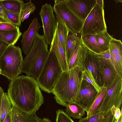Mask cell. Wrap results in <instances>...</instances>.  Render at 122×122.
Segmentation results:
<instances>
[{"instance_id": "obj_18", "label": "cell", "mask_w": 122, "mask_h": 122, "mask_svg": "<svg viewBox=\"0 0 122 122\" xmlns=\"http://www.w3.org/2000/svg\"><path fill=\"white\" fill-rule=\"evenodd\" d=\"M82 42L87 49L96 54H99L106 51L99 44L94 35L86 34L81 35Z\"/></svg>"}, {"instance_id": "obj_26", "label": "cell", "mask_w": 122, "mask_h": 122, "mask_svg": "<svg viewBox=\"0 0 122 122\" xmlns=\"http://www.w3.org/2000/svg\"><path fill=\"white\" fill-rule=\"evenodd\" d=\"M93 53L97 58L100 63L108 64L112 66L116 70L114 57L109 49L99 54Z\"/></svg>"}, {"instance_id": "obj_25", "label": "cell", "mask_w": 122, "mask_h": 122, "mask_svg": "<svg viewBox=\"0 0 122 122\" xmlns=\"http://www.w3.org/2000/svg\"><path fill=\"white\" fill-rule=\"evenodd\" d=\"M12 105L7 93L4 92L2 96L0 109V122H3L7 114L12 110Z\"/></svg>"}, {"instance_id": "obj_21", "label": "cell", "mask_w": 122, "mask_h": 122, "mask_svg": "<svg viewBox=\"0 0 122 122\" xmlns=\"http://www.w3.org/2000/svg\"><path fill=\"white\" fill-rule=\"evenodd\" d=\"M22 33L19 26L10 31L0 32V41L7 44L8 46L14 45L19 39Z\"/></svg>"}, {"instance_id": "obj_24", "label": "cell", "mask_w": 122, "mask_h": 122, "mask_svg": "<svg viewBox=\"0 0 122 122\" xmlns=\"http://www.w3.org/2000/svg\"><path fill=\"white\" fill-rule=\"evenodd\" d=\"M2 5L13 13L20 15L24 2L21 0H1Z\"/></svg>"}, {"instance_id": "obj_3", "label": "cell", "mask_w": 122, "mask_h": 122, "mask_svg": "<svg viewBox=\"0 0 122 122\" xmlns=\"http://www.w3.org/2000/svg\"><path fill=\"white\" fill-rule=\"evenodd\" d=\"M48 47L43 36L37 33L32 47L23 59L21 72L36 79L48 57Z\"/></svg>"}, {"instance_id": "obj_12", "label": "cell", "mask_w": 122, "mask_h": 122, "mask_svg": "<svg viewBox=\"0 0 122 122\" xmlns=\"http://www.w3.org/2000/svg\"><path fill=\"white\" fill-rule=\"evenodd\" d=\"M41 25L37 18L32 21L27 30L22 35L21 41L22 50L27 55L29 52L34 43L36 34L38 33Z\"/></svg>"}, {"instance_id": "obj_33", "label": "cell", "mask_w": 122, "mask_h": 122, "mask_svg": "<svg viewBox=\"0 0 122 122\" xmlns=\"http://www.w3.org/2000/svg\"><path fill=\"white\" fill-rule=\"evenodd\" d=\"M56 112L55 122H75L63 110L58 109L56 111Z\"/></svg>"}, {"instance_id": "obj_31", "label": "cell", "mask_w": 122, "mask_h": 122, "mask_svg": "<svg viewBox=\"0 0 122 122\" xmlns=\"http://www.w3.org/2000/svg\"><path fill=\"white\" fill-rule=\"evenodd\" d=\"M81 78L93 86L98 93L101 91L102 87L97 83L91 72L87 69H85L82 71Z\"/></svg>"}, {"instance_id": "obj_37", "label": "cell", "mask_w": 122, "mask_h": 122, "mask_svg": "<svg viewBox=\"0 0 122 122\" xmlns=\"http://www.w3.org/2000/svg\"><path fill=\"white\" fill-rule=\"evenodd\" d=\"M122 108L121 110L120 108H117L116 109L114 115L115 119L114 122H117L119 118L122 115Z\"/></svg>"}, {"instance_id": "obj_14", "label": "cell", "mask_w": 122, "mask_h": 122, "mask_svg": "<svg viewBox=\"0 0 122 122\" xmlns=\"http://www.w3.org/2000/svg\"><path fill=\"white\" fill-rule=\"evenodd\" d=\"M99 64V72L101 81V87L107 89L113 83L118 74L111 65L107 63Z\"/></svg>"}, {"instance_id": "obj_40", "label": "cell", "mask_w": 122, "mask_h": 122, "mask_svg": "<svg viewBox=\"0 0 122 122\" xmlns=\"http://www.w3.org/2000/svg\"><path fill=\"white\" fill-rule=\"evenodd\" d=\"M7 23L12 24L10 21L4 19L2 17H0V23Z\"/></svg>"}, {"instance_id": "obj_19", "label": "cell", "mask_w": 122, "mask_h": 122, "mask_svg": "<svg viewBox=\"0 0 122 122\" xmlns=\"http://www.w3.org/2000/svg\"><path fill=\"white\" fill-rule=\"evenodd\" d=\"M42 120L36 113L28 114L12 107L11 122H41Z\"/></svg>"}, {"instance_id": "obj_43", "label": "cell", "mask_w": 122, "mask_h": 122, "mask_svg": "<svg viewBox=\"0 0 122 122\" xmlns=\"http://www.w3.org/2000/svg\"><path fill=\"white\" fill-rule=\"evenodd\" d=\"M41 122H51V121L48 118H44L42 119Z\"/></svg>"}, {"instance_id": "obj_7", "label": "cell", "mask_w": 122, "mask_h": 122, "mask_svg": "<svg viewBox=\"0 0 122 122\" xmlns=\"http://www.w3.org/2000/svg\"><path fill=\"white\" fill-rule=\"evenodd\" d=\"M107 30L103 8L96 4L84 21L80 34L95 35Z\"/></svg>"}, {"instance_id": "obj_23", "label": "cell", "mask_w": 122, "mask_h": 122, "mask_svg": "<svg viewBox=\"0 0 122 122\" xmlns=\"http://www.w3.org/2000/svg\"><path fill=\"white\" fill-rule=\"evenodd\" d=\"M65 112L69 117L75 119H80L85 115V111L81 106L74 102L68 104Z\"/></svg>"}, {"instance_id": "obj_42", "label": "cell", "mask_w": 122, "mask_h": 122, "mask_svg": "<svg viewBox=\"0 0 122 122\" xmlns=\"http://www.w3.org/2000/svg\"><path fill=\"white\" fill-rule=\"evenodd\" d=\"M4 92L2 89V88L0 86V104L1 103V100L2 95L3 93H4Z\"/></svg>"}, {"instance_id": "obj_20", "label": "cell", "mask_w": 122, "mask_h": 122, "mask_svg": "<svg viewBox=\"0 0 122 122\" xmlns=\"http://www.w3.org/2000/svg\"><path fill=\"white\" fill-rule=\"evenodd\" d=\"M78 34L69 32L68 34L66 52V60L68 66L71 57L77 47L81 42V37Z\"/></svg>"}, {"instance_id": "obj_29", "label": "cell", "mask_w": 122, "mask_h": 122, "mask_svg": "<svg viewBox=\"0 0 122 122\" xmlns=\"http://www.w3.org/2000/svg\"><path fill=\"white\" fill-rule=\"evenodd\" d=\"M36 9V6L30 0L29 2L23 3L20 14L21 22H23L27 19L30 14L33 13Z\"/></svg>"}, {"instance_id": "obj_16", "label": "cell", "mask_w": 122, "mask_h": 122, "mask_svg": "<svg viewBox=\"0 0 122 122\" xmlns=\"http://www.w3.org/2000/svg\"><path fill=\"white\" fill-rule=\"evenodd\" d=\"M99 64L93 53L87 50L85 61L86 69L91 72L96 82L101 87V81L99 72Z\"/></svg>"}, {"instance_id": "obj_13", "label": "cell", "mask_w": 122, "mask_h": 122, "mask_svg": "<svg viewBox=\"0 0 122 122\" xmlns=\"http://www.w3.org/2000/svg\"><path fill=\"white\" fill-rule=\"evenodd\" d=\"M50 45L49 50L55 55L62 71L68 70L66 53L59 39L56 29Z\"/></svg>"}, {"instance_id": "obj_41", "label": "cell", "mask_w": 122, "mask_h": 122, "mask_svg": "<svg viewBox=\"0 0 122 122\" xmlns=\"http://www.w3.org/2000/svg\"><path fill=\"white\" fill-rule=\"evenodd\" d=\"M0 17L3 18V10L1 0H0Z\"/></svg>"}, {"instance_id": "obj_2", "label": "cell", "mask_w": 122, "mask_h": 122, "mask_svg": "<svg viewBox=\"0 0 122 122\" xmlns=\"http://www.w3.org/2000/svg\"><path fill=\"white\" fill-rule=\"evenodd\" d=\"M83 70L76 66L62 71L51 92L57 103L66 107L68 104L72 102L80 88Z\"/></svg>"}, {"instance_id": "obj_36", "label": "cell", "mask_w": 122, "mask_h": 122, "mask_svg": "<svg viewBox=\"0 0 122 122\" xmlns=\"http://www.w3.org/2000/svg\"><path fill=\"white\" fill-rule=\"evenodd\" d=\"M8 46L6 43L0 41V59L4 51Z\"/></svg>"}, {"instance_id": "obj_22", "label": "cell", "mask_w": 122, "mask_h": 122, "mask_svg": "<svg viewBox=\"0 0 122 122\" xmlns=\"http://www.w3.org/2000/svg\"><path fill=\"white\" fill-rule=\"evenodd\" d=\"M55 16L57 20L56 29L58 36L66 53L67 38L69 31L63 20L56 15Z\"/></svg>"}, {"instance_id": "obj_28", "label": "cell", "mask_w": 122, "mask_h": 122, "mask_svg": "<svg viewBox=\"0 0 122 122\" xmlns=\"http://www.w3.org/2000/svg\"><path fill=\"white\" fill-rule=\"evenodd\" d=\"M102 87L101 91L99 93L90 108L86 112V117L95 114L99 105L103 101L106 93L107 89L105 88Z\"/></svg>"}, {"instance_id": "obj_38", "label": "cell", "mask_w": 122, "mask_h": 122, "mask_svg": "<svg viewBox=\"0 0 122 122\" xmlns=\"http://www.w3.org/2000/svg\"><path fill=\"white\" fill-rule=\"evenodd\" d=\"M3 122H11V111L7 114Z\"/></svg>"}, {"instance_id": "obj_5", "label": "cell", "mask_w": 122, "mask_h": 122, "mask_svg": "<svg viewBox=\"0 0 122 122\" xmlns=\"http://www.w3.org/2000/svg\"><path fill=\"white\" fill-rule=\"evenodd\" d=\"M62 71L55 55L49 50L46 61L36 79L40 88L48 93H51Z\"/></svg>"}, {"instance_id": "obj_32", "label": "cell", "mask_w": 122, "mask_h": 122, "mask_svg": "<svg viewBox=\"0 0 122 122\" xmlns=\"http://www.w3.org/2000/svg\"><path fill=\"white\" fill-rule=\"evenodd\" d=\"M113 57L122 52V43L120 40L113 38L110 43L109 49Z\"/></svg>"}, {"instance_id": "obj_8", "label": "cell", "mask_w": 122, "mask_h": 122, "mask_svg": "<svg viewBox=\"0 0 122 122\" xmlns=\"http://www.w3.org/2000/svg\"><path fill=\"white\" fill-rule=\"evenodd\" d=\"M67 0H55L53 8L55 15L62 19L69 32L80 33L84 22L78 18L69 9Z\"/></svg>"}, {"instance_id": "obj_35", "label": "cell", "mask_w": 122, "mask_h": 122, "mask_svg": "<svg viewBox=\"0 0 122 122\" xmlns=\"http://www.w3.org/2000/svg\"><path fill=\"white\" fill-rule=\"evenodd\" d=\"M17 26L12 24L7 23H0V31H6L13 30Z\"/></svg>"}, {"instance_id": "obj_4", "label": "cell", "mask_w": 122, "mask_h": 122, "mask_svg": "<svg viewBox=\"0 0 122 122\" xmlns=\"http://www.w3.org/2000/svg\"><path fill=\"white\" fill-rule=\"evenodd\" d=\"M23 59L19 46H8L0 59L1 74L11 81L15 79L21 73Z\"/></svg>"}, {"instance_id": "obj_9", "label": "cell", "mask_w": 122, "mask_h": 122, "mask_svg": "<svg viewBox=\"0 0 122 122\" xmlns=\"http://www.w3.org/2000/svg\"><path fill=\"white\" fill-rule=\"evenodd\" d=\"M53 7L47 3L43 5L39 13L42 20L45 40L50 45L56 29L57 20L53 13Z\"/></svg>"}, {"instance_id": "obj_44", "label": "cell", "mask_w": 122, "mask_h": 122, "mask_svg": "<svg viewBox=\"0 0 122 122\" xmlns=\"http://www.w3.org/2000/svg\"><path fill=\"white\" fill-rule=\"evenodd\" d=\"M122 115L120 116L117 122H122Z\"/></svg>"}, {"instance_id": "obj_1", "label": "cell", "mask_w": 122, "mask_h": 122, "mask_svg": "<svg viewBox=\"0 0 122 122\" xmlns=\"http://www.w3.org/2000/svg\"><path fill=\"white\" fill-rule=\"evenodd\" d=\"M7 94L13 106L30 114L36 113L44 103L36 79L30 76H18L11 81Z\"/></svg>"}, {"instance_id": "obj_45", "label": "cell", "mask_w": 122, "mask_h": 122, "mask_svg": "<svg viewBox=\"0 0 122 122\" xmlns=\"http://www.w3.org/2000/svg\"><path fill=\"white\" fill-rule=\"evenodd\" d=\"M1 74V70L0 69V75Z\"/></svg>"}, {"instance_id": "obj_34", "label": "cell", "mask_w": 122, "mask_h": 122, "mask_svg": "<svg viewBox=\"0 0 122 122\" xmlns=\"http://www.w3.org/2000/svg\"><path fill=\"white\" fill-rule=\"evenodd\" d=\"M115 65L117 74L122 76V52L114 57Z\"/></svg>"}, {"instance_id": "obj_15", "label": "cell", "mask_w": 122, "mask_h": 122, "mask_svg": "<svg viewBox=\"0 0 122 122\" xmlns=\"http://www.w3.org/2000/svg\"><path fill=\"white\" fill-rule=\"evenodd\" d=\"M87 49L82 41L77 46L73 54L68 65V70L75 66L86 69L85 61Z\"/></svg>"}, {"instance_id": "obj_27", "label": "cell", "mask_w": 122, "mask_h": 122, "mask_svg": "<svg viewBox=\"0 0 122 122\" xmlns=\"http://www.w3.org/2000/svg\"><path fill=\"white\" fill-rule=\"evenodd\" d=\"M94 35L98 42L106 51L109 49L110 42L113 38L108 33L107 30Z\"/></svg>"}, {"instance_id": "obj_6", "label": "cell", "mask_w": 122, "mask_h": 122, "mask_svg": "<svg viewBox=\"0 0 122 122\" xmlns=\"http://www.w3.org/2000/svg\"><path fill=\"white\" fill-rule=\"evenodd\" d=\"M122 76L117 74L113 83L107 89L104 98L95 114L107 112L113 107L120 108L122 102Z\"/></svg>"}, {"instance_id": "obj_17", "label": "cell", "mask_w": 122, "mask_h": 122, "mask_svg": "<svg viewBox=\"0 0 122 122\" xmlns=\"http://www.w3.org/2000/svg\"><path fill=\"white\" fill-rule=\"evenodd\" d=\"M116 109H112L107 112H99L88 117L82 118L78 122H114Z\"/></svg>"}, {"instance_id": "obj_10", "label": "cell", "mask_w": 122, "mask_h": 122, "mask_svg": "<svg viewBox=\"0 0 122 122\" xmlns=\"http://www.w3.org/2000/svg\"><path fill=\"white\" fill-rule=\"evenodd\" d=\"M99 93L93 86L82 79L80 88L73 99L72 102L77 104L87 112Z\"/></svg>"}, {"instance_id": "obj_11", "label": "cell", "mask_w": 122, "mask_h": 122, "mask_svg": "<svg viewBox=\"0 0 122 122\" xmlns=\"http://www.w3.org/2000/svg\"><path fill=\"white\" fill-rule=\"evenodd\" d=\"M96 4V0H67L66 3L69 9L83 22Z\"/></svg>"}, {"instance_id": "obj_39", "label": "cell", "mask_w": 122, "mask_h": 122, "mask_svg": "<svg viewBox=\"0 0 122 122\" xmlns=\"http://www.w3.org/2000/svg\"><path fill=\"white\" fill-rule=\"evenodd\" d=\"M96 4L100 7L103 8L104 2L103 0H96Z\"/></svg>"}, {"instance_id": "obj_30", "label": "cell", "mask_w": 122, "mask_h": 122, "mask_svg": "<svg viewBox=\"0 0 122 122\" xmlns=\"http://www.w3.org/2000/svg\"><path fill=\"white\" fill-rule=\"evenodd\" d=\"M1 5L3 10V18L10 22L13 25L19 26H20V15L11 12L4 8L2 4Z\"/></svg>"}]
</instances>
